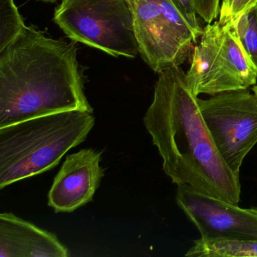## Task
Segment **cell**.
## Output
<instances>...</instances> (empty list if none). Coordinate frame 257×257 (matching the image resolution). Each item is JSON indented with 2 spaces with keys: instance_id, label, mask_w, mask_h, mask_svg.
<instances>
[{
  "instance_id": "cell-1",
  "label": "cell",
  "mask_w": 257,
  "mask_h": 257,
  "mask_svg": "<svg viewBox=\"0 0 257 257\" xmlns=\"http://www.w3.org/2000/svg\"><path fill=\"white\" fill-rule=\"evenodd\" d=\"M181 67L159 73L154 97L144 116L147 132L173 183L186 185L231 204L240 199L239 175L218 151Z\"/></svg>"
},
{
  "instance_id": "cell-2",
  "label": "cell",
  "mask_w": 257,
  "mask_h": 257,
  "mask_svg": "<svg viewBox=\"0 0 257 257\" xmlns=\"http://www.w3.org/2000/svg\"><path fill=\"white\" fill-rule=\"evenodd\" d=\"M73 110L93 113L76 45L26 27L0 52V127Z\"/></svg>"
},
{
  "instance_id": "cell-3",
  "label": "cell",
  "mask_w": 257,
  "mask_h": 257,
  "mask_svg": "<svg viewBox=\"0 0 257 257\" xmlns=\"http://www.w3.org/2000/svg\"><path fill=\"white\" fill-rule=\"evenodd\" d=\"M94 123L92 113L73 110L0 127V189L56 167Z\"/></svg>"
},
{
  "instance_id": "cell-4",
  "label": "cell",
  "mask_w": 257,
  "mask_h": 257,
  "mask_svg": "<svg viewBox=\"0 0 257 257\" xmlns=\"http://www.w3.org/2000/svg\"><path fill=\"white\" fill-rule=\"evenodd\" d=\"M192 53L186 80L195 96L247 89L257 82V68L243 49L234 25L218 21L203 28Z\"/></svg>"
},
{
  "instance_id": "cell-5",
  "label": "cell",
  "mask_w": 257,
  "mask_h": 257,
  "mask_svg": "<svg viewBox=\"0 0 257 257\" xmlns=\"http://www.w3.org/2000/svg\"><path fill=\"white\" fill-rule=\"evenodd\" d=\"M54 22L70 40L111 56L139 54L129 0H62Z\"/></svg>"
},
{
  "instance_id": "cell-6",
  "label": "cell",
  "mask_w": 257,
  "mask_h": 257,
  "mask_svg": "<svg viewBox=\"0 0 257 257\" xmlns=\"http://www.w3.org/2000/svg\"><path fill=\"white\" fill-rule=\"evenodd\" d=\"M139 54L159 74L180 67L198 41L172 0H129Z\"/></svg>"
},
{
  "instance_id": "cell-7",
  "label": "cell",
  "mask_w": 257,
  "mask_h": 257,
  "mask_svg": "<svg viewBox=\"0 0 257 257\" xmlns=\"http://www.w3.org/2000/svg\"><path fill=\"white\" fill-rule=\"evenodd\" d=\"M198 101L218 151L239 175L243 159L257 144V97L247 89L236 90Z\"/></svg>"
},
{
  "instance_id": "cell-8",
  "label": "cell",
  "mask_w": 257,
  "mask_h": 257,
  "mask_svg": "<svg viewBox=\"0 0 257 257\" xmlns=\"http://www.w3.org/2000/svg\"><path fill=\"white\" fill-rule=\"evenodd\" d=\"M176 200L202 238L257 240V209L241 208L183 184Z\"/></svg>"
},
{
  "instance_id": "cell-9",
  "label": "cell",
  "mask_w": 257,
  "mask_h": 257,
  "mask_svg": "<svg viewBox=\"0 0 257 257\" xmlns=\"http://www.w3.org/2000/svg\"><path fill=\"white\" fill-rule=\"evenodd\" d=\"M101 153L85 149L67 156L48 198L56 213H71L92 200L103 177Z\"/></svg>"
},
{
  "instance_id": "cell-10",
  "label": "cell",
  "mask_w": 257,
  "mask_h": 257,
  "mask_svg": "<svg viewBox=\"0 0 257 257\" xmlns=\"http://www.w3.org/2000/svg\"><path fill=\"white\" fill-rule=\"evenodd\" d=\"M56 235L13 213L0 214V257H67Z\"/></svg>"
},
{
  "instance_id": "cell-11",
  "label": "cell",
  "mask_w": 257,
  "mask_h": 257,
  "mask_svg": "<svg viewBox=\"0 0 257 257\" xmlns=\"http://www.w3.org/2000/svg\"><path fill=\"white\" fill-rule=\"evenodd\" d=\"M189 257H257V240L235 238H201L187 251Z\"/></svg>"
},
{
  "instance_id": "cell-12",
  "label": "cell",
  "mask_w": 257,
  "mask_h": 257,
  "mask_svg": "<svg viewBox=\"0 0 257 257\" xmlns=\"http://www.w3.org/2000/svg\"><path fill=\"white\" fill-rule=\"evenodd\" d=\"M26 27L15 0H0V52L11 44Z\"/></svg>"
},
{
  "instance_id": "cell-13",
  "label": "cell",
  "mask_w": 257,
  "mask_h": 257,
  "mask_svg": "<svg viewBox=\"0 0 257 257\" xmlns=\"http://www.w3.org/2000/svg\"><path fill=\"white\" fill-rule=\"evenodd\" d=\"M234 26L243 49L257 68V8L243 15Z\"/></svg>"
},
{
  "instance_id": "cell-14",
  "label": "cell",
  "mask_w": 257,
  "mask_h": 257,
  "mask_svg": "<svg viewBox=\"0 0 257 257\" xmlns=\"http://www.w3.org/2000/svg\"><path fill=\"white\" fill-rule=\"evenodd\" d=\"M257 8V0H222L218 22L222 25H235L239 19Z\"/></svg>"
},
{
  "instance_id": "cell-15",
  "label": "cell",
  "mask_w": 257,
  "mask_h": 257,
  "mask_svg": "<svg viewBox=\"0 0 257 257\" xmlns=\"http://www.w3.org/2000/svg\"><path fill=\"white\" fill-rule=\"evenodd\" d=\"M197 15L207 25L213 23L220 14V0H192Z\"/></svg>"
},
{
  "instance_id": "cell-16",
  "label": "cell",
  "mask_w": 257,
  "mask_h": 257,
  "mask_svg": "<svg viewBox=\"0 0 257 257\" xmlns=\"http://www.w3.org/2000/svg\"><path fill=\"white\" fill-rule=\"evenodd\" d=\"M181 13L185 20L189 24L190 28L193 31L196 38H199L202 34L203 28L200 25L198 16L194 7L192 0H172Z\"/></svg>"
},
{
  "instance_id": "cell-17",
  "label": "cell",
  "mask_w": 257,
  "mask_h": 257,
  "mask_svg": "<svg viewBox=\"0 0 257 257\" xmlns=\"http://www.w3.org/2000/svg\"><path fill=\"white\" fill-rule=\"evenodd\" d=\"M252 92H253V94H255V97H257V84H255L253 86H252Z\"/></svg>"
},
{
  "instance_id": "cell-18",
  "label": "cell",
  "mask_w": 257,
  "mask_h": 257,
  "mask_svg": "<svg viewBox=\"0 0 257 257\" xmlns=\"http://www.w3.org/2000/svg\"><path fill=\"white\" fill-rule=\"evenodd\" d=\"M38 1H42V2L44 3H51V4H53V3L58 2L59 0H38ZM62 1V0H61Z\"/></svg>"
}]
</instances>
